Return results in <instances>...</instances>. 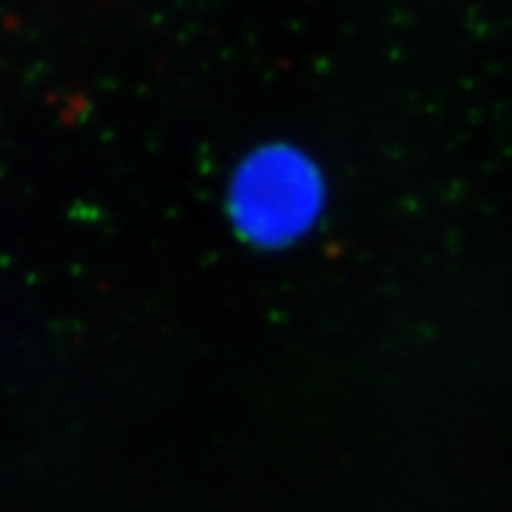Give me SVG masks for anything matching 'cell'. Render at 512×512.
Returning <instances> with one entry per match:
<instances>
[{
    "mask_svg": "<svg viewBox=\"0 0 512 512\" xmlns=\"http://www.w3.org/2000/svg\"><path fill=\"white\" fill-rule=\"evenodd\" d=\"M308 184L295 160L261 152L239 169L231 188V214L246 237L274 246L303 229L310 205Z\"/></svg>",
    "mask_w": 512,
    "mask_h": 512,
    "instance_id": "obj_1",
    "label": "cell"
}]
</instances>
